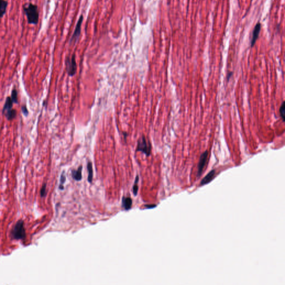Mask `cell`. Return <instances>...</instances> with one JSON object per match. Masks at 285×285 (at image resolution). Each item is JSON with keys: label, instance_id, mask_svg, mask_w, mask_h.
I'll return each mask as SVG.
<instances>
[{"label": "cell", "instance_id": "5", "mask_svg": "<svg viewBox=\"0 0 285 285\" xmlns=\"http://www.w3.org/2000/svg\"><path fill=\"white\" fill-rule=\"evenodd\" d=\"M208 156V151H206L203 153L199 158V163L198 164V177H199L202 174L204 167L206 164Z\"/></svg>", "mask_w": 285, "mask_h": 285}, {"label": "cell", "instance_id": "10", "mask_svg": "<svg viewBox=\"0 0 285 285\" xmlns=\"http://www.w3.org/2000/svg\"><path fill=\"white\" fill-rule=\"evenodd\" d=\"M132 206V199L130 197H125L122 198V207L126 210H131Z\"/></svg>", "mask_w": 285, "mask_h": 285}, {"label": "cell", "instance_id": "20", "mask_svg": "<svg viewBox=\"0 0 285 285\" xmlns=\"http://www.w3.org/2000/svg\"><path fill=\"white\" fill-rule=\"evenodd\" d=\"M22 113H24V114L25 116H27V115H28V109H27V108H26V107L25 105L22 107Z\"/></svg>", "mask_w": 285, "mask_h": 285}, {"label": "cell", "instance_id": "15", "mask_svg": "<svg viewBox=\"0 0 285 285\" xmlns=\"http://www.w3.org/2000/svg\"><path fill=\"white\" fill-rule=\"evenodd\" d=\"M280 116L281 117L283 121L285 122V101H283L281 107L280 108Z\"/></svg>", "mask_w": 285, "mask_h": 285}, {"label": "cell", "instance_id": "1", "mask_svg": "<svg viewBox=\"0 0 285 285\" xmlns=\"http://www.w3.org/2000/svg\"><path fill=\"white\" fill-rule=\"evenodd\" d=\"M24 10L27 17L29 24H38L39 19V13L37 5L33 4H26L24 6Z\"/></svg>", "mask_w": 285, "mask_h": 285}, {"label": "cell", "instance_id": "6", "mask_svg": "<svg viewBox=\"0 0 285 285\" xmlns=\"http://www.w3.org/2000/svg\"><path fill=\"white\" fill-rule=\"evenodd\" d=\"M83 16H81L79 18V21L78 22L76 26L75 29L74 34L72 35V37L70 39V42L71 43H75L79 39L80 35L81 33V25L83 23Z\"/></svg>", "mask_w": 285, "mask_h": 285}, {"label": "cell", "instance_id": "7", "mask_svg": "<svg viewBox=\"0 0 285 285\" xmlns=\"http://www.w3.org/2000/svg\"><path fill=\"white\" fill-rule=\"evenodd\" d=\"M261 24L260 22H258L256 25L255 26L254 28V30L253 31L252 33V36L251 38V48H253L254 45L256 44V42L259 36V34L260 33L261 31Z\"/></svg>", "mask_w": 285, "mask_h": 285}, {"label": "cell", "instance_id": "3", "mask_svg": "<svg viewBox=\"0 0 285 285\" xmlns=\"http://www.w3.org/2000/svg\"><path fill=\"white\" fill-rule=\"evenodd\" d=\"M12 236L15 240H22L26 236L24 223L22 220L17 222L12 230Z\"/></svg>", "mask_w": 285, "mask_h": 285}, {"label": "cell", "instance_id": "17", "mask_svg": "<svg viewBox=\"0 0 285 285\" xmlns=\"http://www.w3.org/2000/svg\"><path fill=\"white\" fill-rule=\"evenodd\" d=\"M11 98L14 103H17V91L16 89L12 90Z\"/></svg>", "mask_w": 285, "mask_h": 285}, {"label": "cell", "instance_id": "19", "mask_svg": "<svg viewBox=\"0 0 285 285\" xmlns=\"http://www.w3.org/2000/svg\"><path fill=\"white\" fill-rule=\"evenodd\" d=\"M46 184H44L43 187H42L41 190V195L42 197H44V196L46 195Z\"/></svg>", "mask_w": 285, "mask_h": 285}, {"label": "cell", "instance_id": "14", "mask_svg": "<svg viewBox=\"0 0 285 285\" xmlns=\"http://www.w3.org/2000/svg\"><path fill=\"white\" fill-rule=\"evenodd\" d=\"M4 114H5V117H6L7 120H12L16 116V110L15 109H11L6 111Z\"/></svg>", "mask_w": 285, "mask_h": 285}, {"label": "cell", "instance_id": "9", "mask_svg": "<svg viewBox=\"0 0 285 285\" xmlns=\"http://www.w3.org/2000/svg\"><path fill=\"white\" fill-rule=\"evenodd\" d=\"M82 169L83 167L81 165L78 169L72 170L71 172L72 178L77 181H81L82 179Z\"/></svg>", "mask_w": 285, "mask_h": 285}, {"label": "cell", "instance_id": "18", "mask_svg": "<svg viewBox=\"0 0 285 285\" xmlns=\"http://www.w3.org/2000/svg\"><path fill=\"white\" fill-rule=\"evenodd\" d=\"M66 181V177L65 174H64V172H63L62 173V174L61 175V177H60V184L59 186V188L60 189H64V183Z\"/></svg>", "mask_w": 285, "mask_h": 285}, {"label": "cell", "instance_id": "12", "mask_svg": "<svg viewBox=\"0 0 285 285\" xmlns=\"http://www.w3.org/2000/svg\"><path fill=\"white\" fill-rule=\"evenodd\" d=\"M13 103H13L12 100L11 99V97H9V96L7 97L6 100V102L5 104L4 108H3V114L5 113L6 111H7L8 110L12 109V106H13Z\"/></svg>", "mask_w": 285, "mask_h": 285}, {"label": "cell", "instance_id": "8", "mask_svg": "<svg viewBox=\"0 0 285 285\" xmlns=\"http://www.w3.org/2000/svg\"><path fill=\"white\" fill-rule=\"evenodd\" d=\"M216 174V171L215 170H212L210 172H209L205 177L203 178L202 181L200 182V185L203 186L209 183L210 182H211L213 180L214 176Z\"/></svg>", "mask_w": 285, "mask_h": 285}, {"label": "cell", "instance_id": "22", "mask_svg": "<svg viewBox=\"0 0 285 285\" xmlns=\"http://www.w3.org/2000/svg\"><path fill=\"white\" fill-rule=\"evenodd\" d=\"M232 75H233V72H230L228 74H227V79L228 80H230Z\"/></svg>", "mask_w": 285, "mask_h": 285}, {"label": "cell", "instance_id": "21", "mask_svg": "<svg viewBox=\"0 0 285 285\" xmlns=\"http://www.w3.org/2000/svg\"><path fill=\"white\" fill-rule=\"evenodd\" d=\"M157 206L155 204H150V205H145V207L147 208H154V207H155Z\"/></svg>", "mask_w": 285, "mask_h": 285}, {"label": "cell", "instance_id": "16", "mask_svg": "<svg viewBox=\"0 0 285 285\" xmlns=\"http://www.w3.org/2000/svg\"><path fill=\"white\" fill-rule=\"evenodd\" d=\"M139 181V176L137 175L135 178V182H134V185L133 188V191L134 193V196H137L138 194V183Z\"/></svg>", "mask_w": 285, "mask_h": 285}, {"label": "cell", "instance_id": "4", "mask_svg": "<svg viewBox=\"0 0 285 285\" xmlns=\"http://www.w3.org/2000/svg\"><path fill=\"white\" fill-rule=\"evenodd\" d=\"M66 69L69 76H72L75 74L77 65L76 62L75 56L73 55L71 58H68L65 61Z\"/></svg>", "mask_w": 285, "mask_h": 285}, {"label": "cell", "instance_id": "2", "mask_svg": "<svg viewBox=\"0 0 285 285\" xmlns=\"http://www.w3.org/2000/svg\"><path fill=\"white\" fill-rule=\"evenodd\" d=\"M151 145L149 141H147L145 136H142L138 141L136 151H141L147 157L151 154Z\"/></svg>", "mask_w": 285, "mask_h": 285}, {"label": "cell", "instance_id": "13", "mask_svg": "<svg viewBox=\"0 0 285 285\" xmlns=\"http://www.w3.org/2000/svg\"><path fill=\"white\" fill-rule=\"evenodd\" d=\"M87 169L88 171V180L90 183H92L93 178V169L92 163L91 162H88L87 165Z\"/></svg>", "mask_w": 285, "mask_h": 285}, {"label": "cell", "instance_id": "11", "mask_svg": "<svg viewBox=\"0 0 285 285\" xmlns=\"http://www.w3.org/2000/svg\"><path fill=\"white\" fill-rule=\"evenodd\" d=\"M8 2L6 0H0V18L3 17L6 14Z\"/></svg>", "mask_w": 285, "mask_h": 285}]
</instances>
